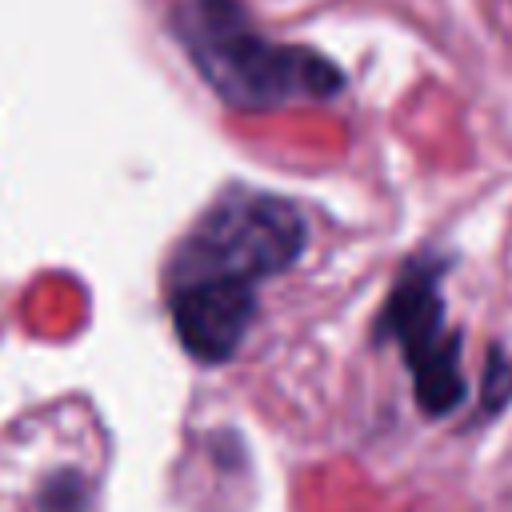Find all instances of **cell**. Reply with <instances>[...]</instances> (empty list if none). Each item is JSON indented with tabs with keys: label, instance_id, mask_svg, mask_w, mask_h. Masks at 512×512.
Segmentation results:
<instances>
[{
	"label": "cell",
	"instance_id": "6da1fadb",
	"mask_svg": "<svg viewBox=\"0 0 512 512\" xmlns=\"http://www.w3.org/2000/svg\"><path fill=\"white\" fill-rule=\"evenodd\" d=\"M172 32L204 84L240 112L324 100L344 84L340 68L320 52L264 40L232 0H184L172 8Z\"/></svg>",
	"mask_w": 512,
	"mask_h": 512
},
{
	"label": "cell",
	"instance_id": "7a4b0ae2",
	"mask_svg": "<svg viewBox=\"0 0 512 512\" xmlns=\"http://www.w3.org/2000/svg\"><path fill=\"white\" fill-rule=\"evenodd\" d=\"M304 216L292 200L252 188L224 192L184 236L172 260L176 288L196 280H240L284 272L304 248Z\"/></svg>",
	"mask_w": 512,
	"mask_h": 512
},
{
	"label": "cell",
	"instance_id": "3957f363",
	"mask_svg": "<svg viewBox=\"0 0 512 512\" xmlns=\"http://www.w3.org/2000/svg\"><path fill=\"white\" fill-rule=\"evenodd\" d=\"M380 332L400 344L416 380V400L428 416H444L464 400L460 336L444 324L440 268L432 260H416L400 272L380 312Z\"/></svg>",
	"mask_w": 512,
	"mask_h": 512
},
{
	"label": "cell",
	"instance_id": "277c9868",
	"mask_svg": "<svg viewBox=\"0 0 512 512\" xmlns=\"http://www.w3.org/2000/svg\"><path fill=\"white\" fill-rule=\"evenodd\" d=\"M256 292L240 280H196L172 288V324L184 352L200 364H224L248 336Z\"/></svg>",
	"mask_w": 512,
	"mask_h": 512
}]
</instances>
